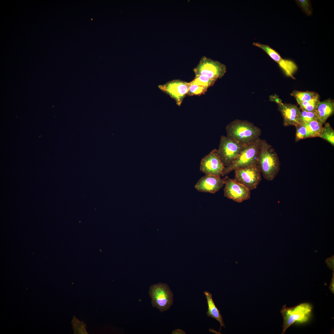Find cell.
Listing matches in <instances>:
<instances>
[{
  "mask_svg": "<svg viewBox=\"0 0 334 334\" xmlns=\"http://www.w3.org/2000/svg\"><path fill=\"white\" fill-rule=\"evenodd\" d=\"M296 2L301 8L308 15H310L312 14V10L310 2L309 0H296Z\"/></svg>",
  "mask_w": 334,
  "mask_h": 334,
  "instance_id": "obj_25",
  "label": "cell"
},
{
  "mask_svg": "<svg viewBox=\"0 0 334 334\" xmlns=\"http://www.w3.org/2000/svg\"><path fill=\"white\" fill-rule=\"evenodd\" d=\"M246 145L241 144L227 136L222 135L220 139L217 151L225 167H227L230 165Z\"/></svg>",
  "mask_w": 334,
  "mask_h": 334,
  "instance_id": "obj_7",
  "label": "cell"
},
{
  "mask_svg": "<svg viewBox=\"0 0 334 334\" xmlns=\"http://www.w3.org/2000/svg\"><path fill=\"white\" fill-rule=\"evenodd\" d=\"M334 272L333 273V276L332 278L331 284L329 288L332 292L334 293Z\"/></svg>",
  "mask_w": 334,
  "mask_h": 334,
  "instance_id": "obj_27",
  "label": "cell"
},
{
  "mask_svg": "<svg viewBox=\"0 0 334 334\" xmlns=\"http://www.w3.org/2000/svg\"><path fill=\"white\" fill-rule=\"evenodd\" d=\"M234 179L250 191L257 188L261 180V172L258 165H254L234 170Z\"/></svg>",
  "mask_w": 334,
  "mask_h": 334,
  "instance_id": "obj_8",
  "label": "cell"
},
{
  "mask_svg": "<svg viewBox=\"0 0 334 334\" xmlns=\"http://www.w3.org/2000/svg\"><path fill=\"white\" fill-rule=\"evenodd\" d=\"M149 295L152 306L161 312L169 309L173 303V293L166 284L159 283L151 285Z\"/></svg>",
  "mask_w": 334,
  "mask_h": 334,
  "instance_id": "obj_5",
  "label": "cell"
},
{
  "mask_svg": "<svg viewBox=\"0 0 334 334\" xmlns=\"http://www.w3.org/2000/svg\"><path fill=\"white\" fill-rule=\"evenodd\" d=\"M334 256L333 255L331 257L327 258L325 260V263H327L328 267L333 271L334 270Z\"/></svg>",
  "mask_w": 334,
  "mask_h": 334,
  "instance_id": "obj_26",
  "label": "cell"
},
{
  "mask_svg": "<svg viewBox=\"0 0 334 334\" xmlns=\"http://www.w3.org/2000/svg\"><path fill=\"white\" fill-rule=\"evenodd\" d=\"M258 165L263 177L268 181L273 180L280 169L278 155L265 140L260 139Z\"/></svg>",
  "mask_w": 334,
  "mask_h": 334,
  "instance_id": "obj_2",
  "label": "cell"
},
{
  "mask_svg": "<svg viewBox=\"0 0 334 334\" xmlns=\"http://www.w3.org/2000/svg\"><path fill=\"white\" fill-rule=\"evenodd\" d=\"M204 293L207 299L208 306L207 315L208 316L215 319L219 322L221 325L220 332L222 327L225 328L222 316L213 301L212 294L208 291H204Z\"/></svg>",
  "mask_w": 334,
  "mask_h": 334,
  "instance_id": "obj_16",
  "label": "cell"
},
{
  "mask_svg": "<svg viewBox=\"0 0 334 334\" xmlns=\"http://www.w3.org/2000/svg\"><path fill=\"white\" fill-rule=\"evenodd\" d=\"M334 112L333 101L329 99L319 102L315 112L317 120L323 125Z\"/></svg>",
  "mask_w": 334,
  "mask_h": 334,
  "instance_id": "obj_15",
  "label": "cell"
},
{
  "mask_svg": "<svg viewBox=\"0 0 334 334\" xmlns=\"http://www.w3.org/2000/svg\"><path fill=\"white\" fill-rule=\"evenodd\" d=\"M302 122L305 126L307 132V138L319 137L322 131L323 126L317 120L309 123Z\"/></svg>",
  "mask_w": 334,
  "mask_h": 334,
  "instance_id": "obj_17",
  "label": "cell"
},
{
  "mask_svg": "<svg viewBox=\"0 0 334 334\" xmlns=\"http://www.w3.org/2000/svg\"><path fill=\"white\" fill-rule=\"evenodd\" d=\"M253 45L263 50L282 69L285 75L293 79V74L297 69V66L293 61L283 59L275 50L268 45L255 42Z\"/></svg>",
  "mask_w": 334,
  "mask_h": 334,
  "instance_id": "obj_12",
  "label": "cell"
},
{
  "mask_svg": "<svg viewBox=\"0 0 334 334\" xmlns=\"http://www.w3.org/2000/svg\"><path fill=\"white\" fill-rule=\"evenodd\" d=\"M172 334H185V332L182 330L178 329L173 331Z\"/></svg>",
  "mask_w": 334,
  "mask_h": 334,
  "instance_id": "obj_28",
  "label": "cell"
},
{
  "mask_svg": "<svg viewBox=\"0 0 334 334\" xmlns=\"http://www.w3.org/2000/svg\"><path fill=\"white\" fill-rule=\"evenodd\" d=\"M208 88L194 80L190 82V85L187 95L190 96L200 95L205 93Z\"/></svg>",
  "mask_w": 334,
  "mask_h": 334,
  "instance_id": "obj_20",
  "label": "cell"
},
{
  "mask_svg": "<svg viewBox=\"0 0 334 334\" xmlns=\"http://www.w3.org/2000/svg\"><path fill=\"white\" fill-rule=\"evenodd\" d=\"M311 308L310 305L306 303L290 308L287 307L286 305L283 306L280 311L283 319L282 334L295 322L302 323L307 321Z\"/></svg>",
  "mask_w": 334,
  "mask_h": 334,
  "instance_id": "obj_4",
  "label": "cell"
},
{
  "mask_svg": "<svg viewBox=\"0 0 334 334\" xmlns=\"http://www.w3.org/2000/svg\"><path fill=\"white\" fill-rule=\"evenodd\" d=\"M190 85V82L179 80H174L163 85L158 86L162 91L169 95L176 101L180 106L187 95Z\"/></svg>",
  "mask_w": 334,
  "mask_h": 334,
  "instance_id": "obj_11",
  "label": "cell"
},
{
  "mask_svg": "<svg viewBox=\"0 0 334 334\" xmlns=\"http://www.w3.org/2000/svg\"><path fill=\"white\" fill-rule=\"evenodd\" d=\"M193 71L195 76H203L216 81L224 75L226 67L220 62L204 56Z\"/></svg>",
  "mask_w": 334,
  "mask_h": 334,
  "instance_id": "obj_6",
  "label": "cell"
},
{
  "mask_svg": "<svg viewBox=\"0 0 334 334\" xmlns=\"http://www.w3.org/2000/svg\"><path fill=\"white\" fill-rule=\"evenodd\" d=\"M319 137L326 140L333 146H334V130L329 123H325Z\"/></svg>",
  "mask_w": 334,
  "mask_h": 334,
  "instance_id": "obj_19",
  "label": "cell"
},
{
  "mask_svg": "<svg viewBox=\"0 0 334 334\" xmlns=\"http://www.w3.org/2000/svg\"><path fill=\"white\" fill-rule=\"evenodd\" d=\"M224 196L238 203L249 199L250 190L234 179L227 178L225 182Z\"/></svg>",
  "mask_w": 334,
  "mask_h": 334,
  "instance_id": "obj_10",
  "label": "cell"
},
{
  "mask_svg": "<svg viewBox=\"0 0 334 334\" xmlns=\"http://www.w3.org/2000/svg\"><path fill=\"white\" fill-rule=\"evenodd\" d=\"M260 140L246 145L239 156L232 163L225 167L223 175H226L235 169L254 165H258L260 148Z\"/></svg>",
  "mask_w": 334,
  "mask_h": 334,
  "instance_id": "obj_3",
  "label": "cell"
},
{
  "mask_svg": "<svg viewBox=\"0 0 334 334\" xmlns=\"http://www.w3.org/2000/svg\"><path fill=\"white\" fill-rule=\"evenodd\" d=\"M320 101L319 96L310 100L301 102L298 103L302 110L308 111H315Z\"/></svg>",
  "mask_w": 334,
  "mask_h": 334,
  "instance_id": "obj_21",
  "label": "cell"
},
{
  "mask_svg": "<svg viewBox=\"0 0 334 334\" xmlns=\"http://www.w3.org/2000/svg\"><path fill=\"white\" fill-rule=\"evenodd\" d=\"M291 95L294 96L298 103L310 100L318 96V93L313 92L306 91L305 92L294 91Z\"/></svg>",
  "mask_w": 334,
  "mask_h": 334,
  "instance_id": "obj_18",
  "label": "cell"
},
{
  "mask_svg": "<svg viewBox=\"0 0 334 334\" xmlns=\"http://www.w3.org/2000/svg\"><path fill=\"white\" fill-rule=\"evenodd\" d=\"M227 136L244 145L254 143L259 139L260 129L246 120H236L226 128Z\"/></svg>",
  "mask_w": 334,
  "mask_h": 334,
  "instance_id": "obj_1",
  "label": "cell"
},
{
  "mask_svg": "<svg viewBox=\"0 0 334 334\" xmlns=\"http://www.w3.org/2000/svg\"><path fill=\"white\" fill-rule=\"evenodd\" d=\"M278 104V109L283 118L285 126H294L300 121V110L296 105L283 103L279 98L275 100Z\"/></svg>",
  "mask_w": 334,
  "mask_h": 334,
  "instance_id": "obj_14",
  "label": "cell"
},
{
  "mask_svg": "<svg viewBox=\"0 0 334 334\" xmlns=\"http://www.w3.org/2000/svg\"><path fill=\"white\" fill-rule=\"evenodd\" d=\"M294 126L296 128L295 139L296 142H297L302 139L307 138L306 128L302 122H299Z\"/></svg>",
  "mask_w": 334,
  "mask_h": 334,
  "instance_id": "obj_22",
  "label": "cell"
},
{
  "mask_svg": "<svg viewBox=\"0 0 334 334\" xmlns=\"http://www.w3.org/2000/svg\"><path fill=\"white\" fill-rule=\"evenodd\" d=\"M227 178V177L221 178L218 176L206 175L199 180L195 187L200 192L214 194L223 187Z\"/></svg>",
  "mask_w": 334,
  "mask_h": 334,
  "instance_id": "obj_13",
  "label": "cell"
},
{
  "mask_svg": "<svg viewBox=\"0 0 334 334\" xmlns=\"http://www.w3.org/2000/svg\"><path fill=\"white\" fill-rule=\"evenodd\" d=\"M72 324L75 334H88L86 329V325L83 321H80L75 316L72 321Z\"/></svg>",
  "mask_w": 334,
  "mask_h": 334,
  "instance_id": "obj_23",
  "label": "cell"
},
{
  "mask_svg": "<svg viewBox=\"0 0 334 334\" xmlns=\"http://www.w3.org/2000/svg\"><path fill=\"white\" fill-rule=\"evenodd\" d=\"M315 120H317L315 111H308L302 110L301 111L299 122L309 123Z\"/></svg>",
  "mask_w": 334,
  "mask_h": 334,
  "instance_id": "obj_24",
  "label": "cell"
},
{
  "mask_svg": "<svg viewBox=\"0 0 334 334\" xmlns=\"http://www.w3.org/2000/svg\"><path fill=\"white\" fill-rule=\"evenodd\" d=\"M225 168L216 149L212 150L201 161L200 169L205 175L223 176Z\"/></svg>",
  "mask_w": 334,
  "mask_h": 334,
  "instance_id": "obj_9",
  "label": "cell"
}]
</instances>
